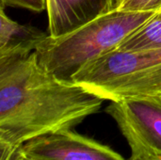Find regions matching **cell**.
Segmentation results:
<instances>
[{"mask_svg":"<svg viewBox=\"0 0 161 160\" xmlns=\"http://www.w3.org/2000/svg\"><path fill=\"white\" fill-rule=\"evenodd\" d=\"M104 100L47 72L32 52L0 59V147L15 152L44 135L73 129Z\"/></svg>","mask_w":161,"mask_h":160,"instance_id":"obj_1","label":"cell"},{"mask_svg":"<svg viewBox=\"0 0 161 160\" xmlns=\"http://www.w3.org/2000/svg\"><path fill=\"white\" fill-rule=\"evenodd\" d=\"M158 9H110L63 35H48L34 51L39 63L57 77L72 81L85 65L111 52Z\"/></svg>","mask_w":161,"mask_h":160,"instance_id":"obj_2","label":"cell"},{"mask_svg":"<svg viewBox=\"0 0 161 160\" xmlns=\"http://www.w3.org/2000/svg\"><path fill=\"white\" fill-rule=\"evenodd\" d=\"M72 81L109 102L161 94V47L111 51L85 65Z\"/></svg>","mask_w":161,"mask_h":160,"instance_id":"obj_3","label":"cell"},{"mask_svg":"<svg viewBox=\"0 0 161 160\" xmlns=\"http://www.w3.org/2000/svg\"><path fill=\"white\" fill-rule=\"evenodd\" d=\"M106 112L129 144V159L161 160V94L110 102Z\"/></svg>","mask_w":161,"mask_h":160,"instance_id":"obj_4","label":"cell"},{"mask_svg":"<svg viewBox=\"0 0 161 160\" xmlns=\"http://www.w3.org/2000/svg\"><path fill=\"white\" fill-rule=\"evenodd\" d=\"M19 149L32 160H126L110 147L72 129L35 138Z\"/></svg>","mask_w":161,"mask_h":160,"instance_id":"obj_5","label":"cell"},{"mask_svg":"<svg viewBox=\"0 0 161 160\" xmlns=\"http://www.w3.org/2000/svg\"><path fill=\"white\" fill-rule=\"evenodd\" d=\"M108 10V0H46L49 35L68 33Z\"/></svg>","mask_w":161,"mask_h":160,"instance_id":"obj_6","label":"cell"},{"mask_svg":"<svg viewBox=\"0 0 161 160\" xmlns=\"http://www.w3.org/2000/svg\"><path fill=\"white\" fill-rule=\"evenodd\" d=\"M48 35L36 26L10 19L5 12V6L1 4L0 59L28 56Z\"/></svg>","mask_w":161,"mask_h":160,"instance_id":"obj_7","label":"cell"},{"mask_svg":"<svg viewBox=\"0 0 161 160\" xmlns=\"http://www.w3.org/2000/svg\"><path fill=\"white\" fill-rule=\"evenodd\" d=\"M161 47V8L142 25L130 34L116 50L135 51Z\"/></svg>","mask_w":161,"mask_h":160,"instance_id":"obj_8","label":"cell"},{"mask_svg":"<svg viewBox=\"0 0 161 160\" xmlns=\"http://www.w3.org/2000/svg\"><path fill=\"white\" fill-rule=\"evenodd\" d=\"M5 7L21 8L34 12L46 10V0H1Z\"/></svg>","mask_w":161,"mask_h":160,"instance_id":"obj_9","label":"cell"},{"mask_svg":"<svg viewBox=\"0 0 161 160\" xmlns=\"http://www.w3.org/2000/svg\"><path fill=\"white\" fill-rule=\"evenodd\" d=\"M9 160H32L30 159V158H28L27 157H25L21 151H20V149L18 148L14 153H13V155L11 156V157L9 158Z\"/></svg>","mask_w":161,"mask_h":160,"instance_id":"obj_10","label":"cell"},{"mask_svg":"<svg viewBox=\"0 0 161 160\" xmlns=\"http://www.w3.org/2000/svg\"><path fill=\"white\" fill-rule=\"evenodd\" d=\"M123 0H108V4H109V9H114L117 8L119 7V5L121 4Z\"/></svg>","mask_w":161,"mask_h":160,"instance_id":"obj_11","label":"cell"},{"mask_svg":"<svg viewBox=\"0 0 161 160\" xmlns=\"http://www.w3.org/2000/svg\"><path fill=\"white\" fill-rule=\"evenodd\" d=\"M128 160H130V159H128Z\"/></svg>","mask_w":161,"mask_h":160,"instance_id":"obj_12","label":"cell"}]
</instances>
